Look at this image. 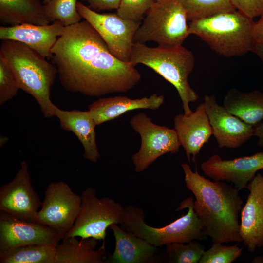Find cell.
Listing matches in <instances>:
<instances>
[{"mask_svg": "<svg viewBox=\"0 0 263 263\" xmlns=\"http://www.w3.org/2000/svg\"><path fill=\"white\" fill-rule=\"evenodd\" d=\"M51 54L59 80L70 92L91 97L126 93L141 79L135 66L114 56L85 20L65 27Z\"/></svg>", "mask_w": 263, "mask_h": 263, "instance_id": "obj_1", "label": "cell"}, {"mask_svg": "<svg viewBox=\"0 0 263 263\" xmlns=\"http://www.w3.org/2000/svg\"><path fill=\"white\" fill-rule=\"evenodd\" d=\"M187 188L195 197L193 209L203 232L213 243L242 242L239 215L243 200L239 190L222 181H212L181 163Z\"/></svg>", "mask_w": 263, "mask_h": 263, "instance_id": "obj_2", "label": "cell"}, {"mask_svg": "<svg viewBox=\"0 0 263 263\" xmlns=\"http://www.w3.org/2000/svg\"><path fill=\"white\" fill-rule=\"evenodd\" d=\"M0 57L11 68L20 89L31 95L46 118L54 116L56 106L51 89L58 74L53 64L26 45L11 39L1 40Z\"/></svg>", "mask_w": 263, "mask_h": 263, "instance_id": "obj_3", "label": "cell"}, {"mask_svg": "<svg viewBox=\"0 0 263 263\" xmlns=\"http://www.w3.org/2000/svg\"><path fill=\"white\" fill-rule=\"evenodd\" d=\"M129 62L134 66L141 64L160 75L177 90L182 103L184 113L192 111L189 104L199 98L191 87L188 77L195 65L192 52L182 45L173 47H150L134 43Z\"/></svg>", "mask_w": 263, "mask_h": 263, "instance_id": "obj_4", "label": "cell"}, {"mask_svg": "<svg viewBox=\"0 0 263 263\" xmlns=\"http://www.w3.org/2000/svg\"><path fill=\"white\" fill-rule=\"evenodd\" d=\"M254 21L236 9L190 21L189 34L197 36L224 57L243 56L251 51L255 41Z\"/></svg>", "mask_w": 263, "mask_h": 263, "instance_id": "obj_5", "label": "cell"}, {"mask_svg": "<svg viewBox=\"0 0 263 263\" xmlns=\"http://www.w3.org/2000/svg\"><path fill=\"white\" fill-rule=\"evenodd\" d=\"M192 197L186 198L180 204L177 210L188 208L184 215L161 227L149 225L145 222L143 210L134 205L125 207L121 227L145 240L156 247L173 243H188L192 240L206 239L201 223L193 209Z\"/></svg>", "mask_w": 263, "mask_h": 263, "instance_id": "obj_6", "label": "cell"}, {"mask_svg": "<svg viewBox=\"0 0 263 263\" xmlns=\"http://www.w3.org/2000/svg\"><path fill=\"white\" fill-rule=\"evenodd\" d=\"M188 21L178 0H157L136 32L134 43L154 41L163 47L182 45L190 35Z\"/></svg>", "mask_w": 263, "mask_h": 263, "instance_id": "obj_7", "label": "cell"}, {"mask_svg": "<svg viewBox=\"0 0 263 263\" xmlns=\"http://www.w3.org/2000/svg\"><path fill=\"white\" fill-rule=\"evenodd\" d=\"M80 196L79 214L73 227L63 239L75 237L104 241L107 228L123 222L125 207L113 198H99L92 187L84 189Z\"/></svg>", "mask_w": 263, "mask_h": 263, "instance_id": "obj_8", "label": "cell"}, {"mask_svg": "<svg viewBox=\"0 0 263 263\" xmlns=\"http://www.w3.org/2000/svg\"><path fill=\"white\" fill-rule=\"evenodd\" d=\"M130 124L141 140L140 149L132 156L136 172H143L163 155L179 151L181 144L174 129L157 125L142 113L132 117Z\"/></svg>", "mask_w": 263, "mask_h": 263, "instance_id": "obj_9", "label": "cell"}, {"mask_svg": "<svg viewBox=\"0 0 263 263\" xmlns=\"http://www.w3.org/2000/svg\"><path fill=\"white\" fill-rule=\"evenodd\" d=\"M77 9L101 36L111 53L120 60L129 62L134 37L141 21L123 19L116 13L100 14L80 2H77Z\"/></svg>", "mask_w": 263, "mask_h": 263, "instance_id": "obj_10", "label": "cell"}, {"mask_svg": "<svg viewBox=\"0 0 263 263\" xmlns=\"http://www.w3.org/2000/svg\"><path fill=\"white\" fill-rule=\"evenodd\" d=\"M81 196L63 181L51 182L46 188L35 222L47 225L64 236L72 229L79 214Z\"/></svg>", "mask_w": 263, "mask_h": 263, "instance_id": "obj_11", "label": "cell"}, {"mask_svg": "<svg viewBox=\"0 0 263 263\" xmlns=\"http://www.w3.org/2000/svg\"><path fill=\"white\" fill-rule=\"evenodd\" d=\"M42 201L32 186L26 161L10 182L0 188V211L20 219L35 222Z\"/></svg>", "mask_w": 263, "mask_h": 263, "instance_id": "obj_12", "label": "cell"}, {"mask_svg": "<svg viewBox=\"0 0 263 263\" xmlns=\"http://www.w3.org/2000/svg\"><path fill=\"white\" fill-rule=\"evenodd\" d=\"M62 239V235L47 225L0 211V253L30 244L56 246Z\"/></svg>", "mask_w": 263, "mask_h": 263, "instance_id": "obj_13", "label": "cell"}, {"mask_svg": "<svg viewBox=\"0 0 263 263\" xmlns=\"http://www.w3.org/2000/svg\"><path fill=\"white\" fill-rule=\"evenodd\" d=\"M204 174L214 181L231 182L239 191L246 188L256 173L263 169V152L229 160L214 154L202 162Z\"/></svg>", "mask_w": 263, "mask_h": 263, "instance_id": "obj_14", "label": "cell"}, {"mask_svg": "<svg viewBox=\"0 0 263 263\" xmlns=\"http://www.w3.org/2000/svg\"><path fill=\"white\" fill-rule=\"evenodd\" d=\"M204 103L213 135L220 148L240 147L254 134V127L218 104L214 95H205Z\"/></svg>", "mask_w": 263, "mask_h": 263, "instance_id": "obj_15", "label": "cell"}, {"mask_svg": "<svg viewBox=\"0 0 263 263\" xmlns=\"http://www.w3.org/2000/svg\"><path fill=\"white\" fill-rule=\"evenodd\" d=\"M246 202L241 211L240 235L247 250L263 246V176L260 173L248 184Z\"/></svg>", "mask_w": 263, "mask_h": 263, "instance_id": "obj_16", "label": "cell"}, {"mask_svg": "<svg viewBox=\"0 0 263 263\" xmlns=\"http://www.w3.org/2000/svg\"><path fill=\"white\" fill-rule=\"evenodd\" d=\"M174 126L188 160L190 162L191 159L194 162L204 145L213 135L204 102L199 104L195 111L188 115L184 113L176 115Z\"/></svg>", "mask_w": 263, "mask_h": 263, "instance_id": "obj_17", "label": "cell"}, {"mask_svg": "<svg viewBox=\"0 0 263 263\" xmlns=\"http://www.w3.org/2000/svg\"><path fill=\"white\" fill-rule=\"evenodd\" d=\"M65 26L59 21L40 25L29 23L0 27V39L21 42L45 58H50L51 49L63 34Z\"/></svg>", "mask_w": 263, "mask_h": 263, "instance_id": "obj_18", "label": "cell"}, {"mask_svg": "<svg viewBox=\"0 0 263 263\" xmlns=\"http://www.w3.org/2000/svg\"><path fill=\"white\" fill-rule=\"evenodd\" d=\"M115 240L112 255L108 263H154L157 262L158 247L134 234L119 227L118 224L110 226Z\"/></svg>", "mask_w": 263, "mask_h": 263, "instance_id": "obj_19", "label": "cell"}, {"mask_svg": "<svg viewBox=\"0 0 263 263\" xmlns=\"http://www.w3.org/2000/svg\"><path fill=\"white\" fill-rule=\"evenodd\" d=\"M164 102V96L153 94L149 97L131 99L125 96L102 97L89 106L88 112L97 125L113 120L136 109L156 110Z\"/></svg>", "mask_w": 263, "mask_h": 263, "instance_id": "obj_20", "label": "cell"}, {"mask_svg": "<svg viewBox=\"0 0 263 263\" xmlns=\"http://www.w3.org/2000/svg\"><path fill=\"white\" fill-rule=\"evenodd\" d=\"M54 116L58 119L62 129L71 132L76 136L83 147L84 158L96 162L100 156L96 140L97 125L88 111H66L56 106Z\"/></svg>", "mask_w": 263, "mask_h": 263, "instance_id": "obj_21", "label": "cell"}, {"mask_svg": "<svg viewBox=\"0 0 263 263\" xmlns=\"http://www.w3.org/2000/svg\"><path fill=\"white\" fill-rule=\"evenodd\" d=\"M72 237L63 239L56 246L55 263H107L105 243L96 249L97 240Z\"/></svg>", "mask_w": 263, "mask_h": 263, "instance_id": "obj_22", "label": "cell"}, {"mask_svg": "<svg viewBox=\"0 0 263 263\" xmlns=\"http://www.w3.org/2000/svg\"><path fill=\"white\" fill-rule=\"evenodd\" d=\"M0 21L10 26L23 23L45 25L51 23L40 0H0Z\"/></svg>", "mask_w": 263, "mask_h": 263, "instance_id": "obj_23", "label": "cell"}, {"mask_svg": "<svg viewBox=\"0 0 263 263\" xmlns=\"http://www.w3.org/2000/svg\"><path fill=\"white\" fill-rule=\"evenodd\" d=\"M230 113L255 127L263 120V93H245L232 88L224 97L223 105Z\"/></svg>", "mask_w": 263, "mask_h": 263, "instance_id": "obj_24", "label": "cell"}, {"mask_svg": "<svg viewBox=\"0 0 263 263\" xmlns=\"http://www.w3.org/2000/svg\"><path fill=\"white\" fill-rule=\"evenodd\" d=\"M56 246L30 244L0 253V263H55Z\"/></svg>", "mask_w": 263, "mask_h": 263, "instance_id": "obj_25", "label": "cell"}, {"mask_svg": "<svg viewBox=\"0 0 263 263\" xmlns=\"http://www.w3.org/2000/svg\"><path fill=\"white\" fill-rule=\"evenodd\" d=\"M188 21H194L218 13L236 9L230 0H178Z\"/></svg>", "mask_w": 263, "mask_h": 263, "instance_id": "obj_26", "label": "cell"}, {"mask_svg": "<svg viewBox=\"0 0 263 263\" xmlns=\"http://www.w3.org/2000/svg\"><path fill=\"white\" fill-rule=\"evenodd\" d=\"M77 0H50L44 9L50 22L59 21L65 26L76 24L82 17L77 9Z\"/></svg>", "mask_w": 263, "mask_h": 263, "instance_id": "obj_27", "label": "cell"}, {"mask_svg": "<svg viewBox=\"0 0 263 263\" xmlns=\"http://www.w3.org/2000/svg\"><path fill=\"white\" fill-rule=\"evenodd\" d=\"M167 260L169 263H199L205 250L199 242L192 240L187 244L173 243L166 245Z\"/></svg>", "mask_w": 263, "mask_h": 263, "instance_id": "obj_28", "label": "cell"}, {"mask_svg": "<svg viewBox=\"0 0 263 263\" xmlns=\"http://www.w3.org/2000/svg\"><path fill=\"white\" fill-rule=\"evenodd\" d=\"M243 249L237 245L228 246L221 243H213L205 250L199 263H231L242 254Z\"/></svg>", "mask_w": 263, "mask_h": 263, "instance_id": "obj_29", "label": "cell"}, {"mask_svg": "<svg viewBox=\"0 0 263 263\" xmlns=\"http://www.w3.org/2000/svg\"><path fill=\"white\" fill-rule=\"evenodd\" d=\"M157 0H120L116 14L123 19L141 21Z\"/></svg>", "mask_w": 263, "mask_h": 263, "instance_id": "obj_30", "label": "cell"}, {"mask_svg": "<svg viewBox=\"0 0 263 263\" xmlns=\"http://www.w3.org/2000/svg\"><path fill=\"white\" fill-rule=\"evenodd\" d=\"M19 87L11 68L0 57V105L14 98Z\"/></svg>", "mask_w": 263, "mask_h": 263, "instance_id": "obj_31", "label": "cell"}, {"mask_svg": "<svg viewBox=\"0 0 263 263\" xmlns=\"http://www.w3.org/2000/svg\"><path fill=\"white\" fill-rule=\"evenodd\" d=\"M236 9L253 19L263 16V0H230Z\"/></svg>", "mask_w": 263, "mask_h": 263, "instance_id": "obj_32", "label": "cell"}, {"mask_svg": "<svg viewBox=\"0 0 263 263\" xmlns=\"http://www.w3.org/2000/svg\"><path fill=\"white\" fill-rule=\"evenodd\" d=\"M86 1L91 9L94 11L117 9L120 0H82Z\"/></svg>", "mask_w": 263, "mask_h": 263, "instance_id": "obj_33", "label": "cell"}, {"mask_svg": "<svg viewBox=\"0 0 263 263\" xmlns=\"http://www.w3.org/2000/svg\"><path fill=\"white\" fill-rule=\"evenodd\" d=\"M253 36L255 41L263 40V16L256 22H254L253 28Z\"/></svg>", "mask_w": 263, "mask_h": 263, "instance_id": "obj_34", "label": "cell"}, {"mask_svg": "<svg viewBox=\"0 0 263 263\" xmlns=\"http://www.w3.org/2000/svg\"><path fill=\"white\" fill-rule=\"evenodd\" d=\"M258 138V145L263 146V120L254 127V134Z\"/></svg>", "mask_w": 263, "mask_h": 263, "instance_id": "obj_35", "label": "cell"}, {"mask_svg": "<svg viewBox=\"0 0 263 263\" xmlns=\"http://www.w3.org/2000/svg\"><path fill=\"white\" fill-rule=\"evenodd\" d=\"M251 52H254L258 56L263 65V40L255 41Z\"/></svg>", "mask_w": 263, "mask_h": 263, "instance_id": "obj_36", "label": "cell"}, {"mask_svg": "<svg viewBox=\"0 0 263 263\" xmlns=\"http://www.w3.org/2000/svg\"><path fill=\"white\" fill-rule=\"evenodd\" d=\"M50 0H43L42 2L44 4H45L48 3Z\"/></svg>", "mask_w": 263, "mask_h": 263, "instance_id": "obj_37", "label": "cell"}]
</instances>
